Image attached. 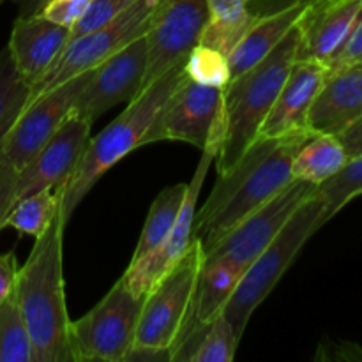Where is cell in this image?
<instances>
[{
	"mask_svg": "<svg viewBox=\"0 0 362 362\" xmlns=\"http://www.w3.org/2000/svg\"><path fill=\"white\" fill-rule=\"evenodd\" d=\"M313 133L303 129L278 138L257 136L228 172L218 173L207 202L194 212L193 237L204 251L292 182L293 156Z\"/></svg>",
	"mask_w": 362,
	"mask_h": 362,
	"instance_id": "6da1fadb",
	"label": "cell"
},
{
	"mask_svg": "<svg viewBox=\"0 0 362 362\" xmlns=\"http://www.w3.org/2000/svg\"><path fill=\"white\" fill-rule=\"evenodd\" d=\"M64 228L66 223L59 212L18 269L14 293L30 336L32 362H73L64 281Z\"/></svg>",
	"mask_w": 362,
	"mask_h": 362,
	"instance_id": "7a4b0ae2",
	"label": "cell"
},
{
	"mask_svg": "<svg viewBox=\"0 0 362 362\" xmlns=\"http://www.w3.org/2000/svg\"><path fill=\"white\" fill-rule=\"evenodd\" d=\"M299 27L292 28L265 59L230 80L223 90L221 144L216 156L218 173L235 165L257 140L260 126L278 99L279 90L297 59Z\"/></svg>",
	"mask_w": 362,
	"mask_h": 362,
	"instance_id": "3957f363",
	"label": "cell"
},
{
	"mask_svg": "<svg viewBox=\"0 0 362 362\" xmlns=\"http://www.w3.org/2000/svg\"><path fill=\"white\" fill-rule=\"evenodd\" d=\"M184 78V64H179L145 88L136 99L127 103V108L112 124L88 140L76 172L62 186L60 218L66 225L95 182L120 159L144 147L145 133Z\"/></svg>",
	"mask_w": 362,
	"mask_h": 362,
	"instance_id": "277c9868",
	"label": "cell"
},
{
	"mask_svg": "<svg viewBox=\"0 0 362 362\" xmlns=\"http://www.w3.org/2000/svg\"><path fill=\"white\" fill-rule=\"evenodd\" d=\"M204 247L193 239L189 250L151 286L144 296L134 346L126 362H170L172 350L193 306Z\"/></svg>",
	"mask_w": 362,
	"mask_h": 362,
	"instance_id": "5b68a950",
	"label": "cell"
},
{
	"mask_svg": "<svg viewBox=\"0 0 362 362\" xmlns=\"http://www.w3.org/2000/svg\"><path fill=\"white\" fill-rule=\"evenodd\" d=\"M325 225L324 204L317 189L297 207L286 225L279 230L271 244L255 258L237 283L223 315L232 324L237 338H243L251 315L267 299L279 279L300 253L304 244Z\"/></svg>",
	"mask_w": 362,
	"mask_h": 362,
	"instance_id": "8992f818",
	"label": "cell"
},
{
	"mask_svg": "<svg viewBox=\"0 0 362 362\" xmlns=\"http://www.w3.org/2000/svg\"><path fill=\"white\" fill-rule=\"evenodd\" d=\"M158 0H136L126 11L101 27L69 37L62 53L49 69L28 88L27 101L66 83L71 78L88 73L108 57L115 55L127 45L140 39L151 28Z\"/></svg>",
	"mask_w": 362,
	"mask_h": 362,
	"instance_id": "52a82bcc",
	"label": "cell"
},
{
	"mask_svg": "<svg viewBox=\"0 0 362 362\" xmlns=\"http://www.w3.org/2000/svg\"><path fill=\"white\" fill-rule=\"evenodd\" d=\"M144 297L129 290L124 278L78 320H71L73 362H126L134 346Z\"/></svg>",
	"mask_w": 362,
	"mask_h": 362,
	"instance_id": "ba28073f",
	"label": "cell"
},
{
	"mask_svg": "<svg viewBox=\"0 0 362 362\" xmlns=\"http://www.w3.org/2000/svg\"><path fill=\"white\" fill-rule=\"evenodd\" d=\"M315 189L317 186L313 184L293 179L285 189L279 191L267 204L251 212L235 228L230 230L211 250L204 251L202 265L212 262H230L243 272L246 271Z\"/></svg>",
	"mask_w": 362,
	"mask_h": 362,
	"instance_id": "9c48e42d",
	"label": "cell"
},
{
	"mask_svg": "<svg viewBox=\"0 0 362 362\" xmlns=\"http://www.w3.org/2000/svg\"><path fill=\"white\" fill-rule=\"evenodd\" d=\"M223 90L184 78L145 133V145L184 141L204 151L221 126Z\"/></svg>",
	"mask_w": 362,
	"mask_h": 362,
	"instance_id": "30bf717a",
	"label": "cell"
},
{
	"mask_svg": "<svg viewBox=\"0 0 362 362\" xmlns=\"http://www.w3.org/2000/svg\"><path fill=\"white\" fill-rule=\"evenodd\" d=\"M207 18L205 0H158L147 32V69L141 92L186 62L191 49L200 42Z\"/></svg>",
	"mask_w": 362,
	"mask_h": 362,
	"instance_id": "8fae6325",
	"label": "cell"
},
{
	"mask_svg": "<svg viewBox=\"0 0 362 362\" xmlns=\"http://www.w3.org/2000/svg\"><path fill=\"white\" fill-rule=\"evenodd\" d=\"M145 69L147 34L88 71L74 99L73 113L94 122L120 103H131L141 94Z\"/></svg>",
	"mask_w": 362,
	"mask_h": 362,
	"instance_id": "7c38bea8",
	"label": "cell"
},
{
	"mask_svg": "<svg viewBox=\"0 0 362 362\" xmlns=\"http://www.w3.org/2000/svg\"><path fill=\"white\" fill-rule=\"evenodd\" d=\"M219 144H221V126L214 131V134L209 140L207 147L202 151L200 163H198L194 175L191 182L187 184L186 198H184L182 209L179 212L175 225H173L172 232L166 237L161 247L154 251V253L147 255V257L140 258L136 262H131L129 267L122 274L124 281L129 286V290L136 296L144 297L145 293L151 290V286L189 250L191 243H193V221L194 212H197L198 197H200L202 186L205 182L209 168L212 163L216 161L218 156Z\"/></svg>",
	"mask_w": 362,
	"mask_h": 362,
	"instance_id": "4fadbf2b",
	"label": "cell"
},
{
	"mask_svg": "<svg viewBox=\"0 0 362 362\" xmlns=\"http://www.w3.org/2000/svg\"><path fill=\"white\" fill-rule=\"evenodd\" d=\"M85 80L87 73L25 103L0 145V154L18 170L23 168L73 112L74 99Z\"/></svg>",
	"mask_w": 362,
	"mask_h": 362,
	"instance_id": "5bb4252c",
	"label": "cell"
},
{
	"mask_svg": "<svg viewBox=\"0 0 362 362\" xmlns=\"http://www.w3.org/2000/svg\"><path fill=\"white\" fill-rule=\"evenodd\" d=\"M92 122L71 112L37 154L18 170L16 200L42 189L62 187L76 172L90 140Z\"/></svg>",
	"mask_w": 362,
	"mask_h": 362,
	"instance_id": "9a60e30c",
	"label": "cell"
},
{
	"mask_svg": "<svg viewBox=\"0 0 362 362\" xmlns=\"http://www.w3.org/2000/svg\"><path fill=\"white\" fill-rule=\"evenodd\" d=\"M362 14V0H311L299 27L296 60H315L327 66L352 34Z\"/></svg>",
	"mask_w": 362,
	"mask_h": 362,
	"instance_id": "2e32d148",
	"label": "cell"
},
{
	"mask_svg": "<svg viewBox=\"0 0 362 362\" xmlns=\"http://www.w3.org/2000/svg\"><path fill=\"white\" fill-rule=\"evenodd\" d=\"M327 78V66L315 60H296L278 99L260 126L258 136L278 138L310 129L308 115Z\"/></svg>",
	"mask_w": 362,
	"mask_h": 362,
	"instance_id": "e0dca14e",
	"label": "cell"
},
{
	"mask_svg": "<svg viewBox=\"0 0 362 362\" xmlns=\"http://www.w3.org/2000/svg\"><path fill=\"white\" fill-rule=\"evenodd\" d=\"M71 37V30L45 18L18 16L11 30L9 48L16 71L28 88L49 69Z\"/></svg>",
	"mask_w": 362,
	"mask_h": 362,
	"instance_id": "ac0fdd59",
	"label": "cell"
},
{
	"mask_svg": "<svg viewBox=\"0 0 362 362\" xmlns=\"http://www.w3.org/2000/svg\"><path fill=\"white\" fill-rule=\"evenodd\" d=\"M359 115H362V60L327 73L308 115V127L315 133L338 136Z\"/></svg>",
	"mask_w": 362,
	"mask_h": 362,
	"instance_id": "d6986e66",
	"label": "cell"
},
{
	"mask_svg": "<svg viewBox=\"0 0 362 362\" xmlns=\"http://www.w3.org/2000/svg\"><path fill=\"white\" fill-rule=\"evenodd\" d=\"M306 6V0H297V2L278 7L271 13L260 14L228 53L232 80L239 74L246 73L262 59H265L283 41V37L296 27Z\"/></svg>",
	"mask_w": 362,
	"mask_h": 362,
	"instance_id": "ffe728a7",
	"label": "cell"
},
{
	"mask_svg": "<svg viewBox=\"0 0 362 362\" xmlns=\"http://www.w3.org/2000/svg\"><path fill=\"white\" fill-rule=\"evenodd\" d=\"M244 272L230 262H212V264L202 265L193 306H191L189 317L180 331V336L197 325L209 324L216 317H219L225 311V306L228 304Z\"/></svg>",
	"mask_w": 362,
	"mask_h": 362,
	"instance_id": "44dd1931",
	"label": "cell"
},
{
	"mask_svg": "<svg viewBox=\"0 0 362 362\" xmlns=\"http://www.w3.org/2000/svg\"><path fill=\"white\" fill-rule=\"evenodd\" d=\"M240 339L225 315L197 325L177 339L170 362H233Z\"/></svg>",
	"mask_w": 362,
	"mask_h": 362,
	"instance_id": "7402d4cb",
	"label": "cell"
},
{
	"mask_svg": "<svg viewBox=\"0 0 362 362\" xmlns=\"http://www.w3.org/2000/svg\"><path fill=\"white\" fill-rule=\"evenodd\" d=\"M349 161L345 147L336 134L313 133L297 148L292 161V177L313 186L331 179Z\"/></svg>",
	"mask_w": 362,
	"mask_h": 362,
	"instance_id": "603a6c76",
	"label": "cell"
},
{
	"mask_svg": "<svg viewBox=\"0 0 362 362\" xmlns=\"http://www.w3.org/2000/svg\"><path fill=\"white\" fill-rule=\"evenodd\" d=\"M209 18L202 32L200 45L228 53L240 41L247 28L260 14L251 11L247 0H205Z\"/></svg>",
	"mask_w": 362,
	"mask_h": 362,
	"instance_id": "cb8c5ba5",
	"label": "cell"
},
{
	"mask_svg": "<svg viewBox=\"0 0 362 362\" xmlns=\"http://www.w3.org/2000/svg\"><path fill=\"white\" fill-rule=\"evenodd\" d=\"M186 191L187 184H173V186L165 187L154 198L131 262L140 260V258L147 257V255L154 253L158 247H161V244L172 232L177 218H179L184 198H186Z\"/></svg>",
	"mask_w": 362,
	"mask_h": 362,
	"instance_id": "d4e9b609",
	"label": "cell"
},
{
	"mask_svg": "<svg viewBox=\"0 0 362 362\" xmlns=\"http://www.w3.org/2000/svg\"><path fill=\"white\" fill-rule=\"evenodd\" d=\"M62 204V187L42 189L14 202L13 209L4 221V228L16 230L21 235L41 237L53 219L59 216Z\"/></svg>",
	"mask_w": 362,
	"mask_h": 362,
	"instance_id": "484cf974",
	"label": "cell"
},
{
	"mask_svg": "<svg viewBox=\"0 0 362 362\" xmlns=\"http://www.w3.org/2000/svg\"><path fill=\"white\" fill-rule=\"evenodd\" d=\"M0 362H32V343L16 293L0 304Z\"/></svg>",
	"mask_w": 362,
	"mask_h": 362,
	"instance_id": "4316f807",
	"label": "cell"
},
{
	"mask_svg": "<svg viewBox=\"0 0 362 362\" xmlns=\"http://www.w3.org/2000/svg\"><path fill=\"white\" fill-rule=\"evenodd\" d=\"M324 204L325 223L331 221L349 202L362 194V154L350 158L336 175L317 186Z\"/></svg>",
	"mask_w": 362,
	"mask_h": 362,
	"instance_id": "83f0119b",
	"label": "cell"
},
{
	"mask_svg": "<svg viewBox=\"0 0 362 362\" xmlns=\"http://www.w3.org/2000/svg\"><path fill=\"white\" fill-rule=\"evenodd\" d=\"M184 71L189 80L209 85V87L221 88V90H225V87L232 80L228 57L211 46L200 45V42L186 57Z\"/></svg>",
	"mask_w": 362,
	"mask_h": 362,
	"instance_id": "f1b7e54d",
	"label": "cell"
},
{
	"mask_svg": "<svg viewBox=\"0 0 362 362\" xmlns=\"http://www.w3.org/2000/svg\"><path fill=\"white\" fill-rule=\"evenodd\" d=\"M28 98V85L21 80L13 62L9 48L0 49V122L16 106L25 105Z\"/></svg>",
	"mask_w": 362,
	"mask_h": 362,
	"instance_id": "f546056e",
	"label": "cell"
},
{
	"mask_svg": "<svg viewBox=\"0 0 362 362\" xmlns=\"http://www.w3.org/2000/svg\"><path fill=\"white\" fill-rule=\"evenodd\" d=\"M134 2L136 0H92L85 16L71 28V37H76V35L108 23Z\"/></svg>",
	"mask_w": 362,
	"mask_h": 362,
	"instance_id": "4dcf8cb0",
	"label": "cell"
},
{
	"mask_svg": "<svg viewBox=\"0 0 362 362\" xmlns=\"http://www.w3.org/2000/svg\"><path fill=\"white\" fill-rule=\"evenodd\" d=\"M90 2L92 0H46L35 14L71 30L85 16Z\"/></svg>",
	"mask_w": 362,
	"mask_h": 362,
	"instance_id": "1f68e13d",
	"label": "cell"
},
{
	"mask_svg": "<svg viewBox=\"0 0 362 362\" xmlns=\"http://www.w3.org/2000/svg\"><path fill=\"white\" fill-rule=\"evenodd\" d=\"M18 168L0 154V230L4 228L7 214L16 202Z\"/></svg>",
	"mask_w": 362,
	"mask_h": 362,
	"instance_id": "d6a6232c",
	"label": "cell"
},
{
	"mask_svg": "<svg viewBox=\"0 0 362 362\" xmlns=\"http://www.w3.org/2000/svg\"><path fill=\"white\" fill-rule=\"evenodd\" d=\"M362 60V14L357 20L356 27H354L352 34L346 39V42L343 45V48L339 49L338 55L327 64V73L336 69H341V67L352 66V64Z\"/></svg>",
	"mask_w": 362,
	"mask_h": 362,
	"instance_id": "836d02e7",
	"label": "cell"
},
{
	"mask_svg": "<svg viewBox=\"0 0 362 362\" xmlns=\"http://www.w3.org/2000/svg\"><path fill=\"white\" fill-rule=\"evenodd\" d=\"M18 262L14 251L0 255V304L14 292L18 276Z\"/></svg>",
	"mask_w": 362,
	"mask_h": 362,
	"instance_id": "e575fe53",
	"label": "cell"
},
{
	"mask_svg": "<svg viewBox=\"0 0 362 362\" xmlns=\"http://www.w3.org/2000/svg\"><path fill=\"white\" fill-rule=\"evenodd\" d=\"M339 141L345 147L346 156L350 158H356V156L362 154V115L357 117L349 127L341 131L338 134Z\"/></svg>",
	"mask_w": 362,
	"mask_h": 362,
	"instance_id": "d590c367",
	"label": "cell"
},
{
	"mask_svg": "<svg viewBox=\"0 0 362 362\" xmlns=\"http://www.w3.org/2000/svg\"><path fill=\"white\" fill-rule=\"evenodd\" d=\"M11 2L18 7V16L27 18L34 16L39 11V7H41L46 0H11Z\"/></svg>",
	"mask_w": 362,
	"mask_h": 362,
	"instance_id": "8d00e7d4",
	"label": "cell"
},
{
	"mask_svg": "<svg viewBox=\"0 0 362 362\" xmlns=\"http://www.w3.org/2000/svg\"><path fill=\"white\" fill-rule=\"evenodd\" d=\"M23 106L25 105L16 106V108H14V110H11V112L7 113L6 117H4L2 122H0V145H2L4 138H6V134H7V131H9V127L13 126V122H14V120H16V117L20 115V112H21V108H23Z\"/></svg>",
	"mask_w": 362,
	"mask_h": 362,
	"instance_id": "74e56055",
	"label": "cell"
},
{
	"mask_svg": "<svg viewBox=\"0 0 362 362\" xmlns=\"http://www.w3.org/2000/svg\"><path fill=\"white\" fill-rule=\"evenodd\" d=\"M306 2H311V0H306Z\"/></svg>",
	"mask_w": 362,
	"mask_h": 362,
	"instance_id": "f35d334b",
	"label": "cell"
},
{
	"mask_svg": "<svg viewBox=\"0 0 362 362\" xmlns=\"http://www.w3.org/2000/svg\"><path fill=\"white\" fill-rule=\"evenodd\" d=\"M4 2V0H0V4H2Z\"/></svg>",
	"mask_w": 362,
	"mask_h": 362,
	"instance_id": "ab89813d",
	"label": "cell"
}]
</instances>
